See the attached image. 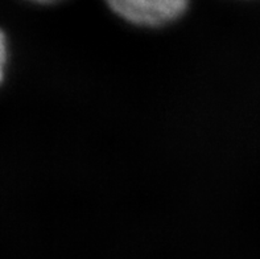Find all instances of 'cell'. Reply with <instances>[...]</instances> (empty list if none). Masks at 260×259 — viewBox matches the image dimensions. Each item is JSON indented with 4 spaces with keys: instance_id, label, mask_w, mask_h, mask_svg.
<instances>
[{
    "instance_id": "cell-2",
    "label": "cell",
    "mask_w": 260,
    "mask_h": 259,
    "mask_svg": "<svg viewBox=\"0 0 260 259\" xmlns=\"http://www.w3.org/2000/svg\"><path fill=\"white\" fill-rule=\"evenodd\" d=\"M7 63V41L4 33L0 31V83L4 78V69Z\"/></svg>"
},
{
    "instance_id": "cell-3",
    "label": "cell",
    "mask_w": 260,
    "mask_h": 259,
    "mask_svg": "<svg viewBox=\"0 0 260 259\" xmlns=\"http://www.w3.org/2000/svg\"><path fill=\"white\" fill-rule=\"evenodd\" d=\"M33 2H39V3H54L58 0H33Z\"/></svg>"
},
{
    "instance_id": "cell-1",
    "label": "cell",
    "mask_w": 260,
    "mask_h": 259,
    "mask_svg": "<svg viewBox=\"0 0 260 259\" xmlns=\"http://www.w3.org/2000/svg\"><path fill=\"white\" fill-rule=\"evenodd\" d=\"M190 0H106L114 12L139 26L173 23L188 10Z\"/></svg>"
}]
</instances>
